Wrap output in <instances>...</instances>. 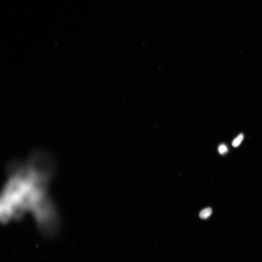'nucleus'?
Returning a JSON list of instances; mask_svg holds the SVG:
<instances>
[{
  "mask_svg": "<svg viewBox=\"0 0 262 262\" xmlns=\"http://www.w3.org/2000/svg\"><path fill=\"white\" fill-rule=\"evenodd\" d=\"M32 163L11 177L3 190L1 200V219L7 222L32 213L48 199V175Z\"/></svg>",
  "mask_w": 262,
  "mask_h": 262,
  "instance_id": "nucleus-1",
  "label": "nucleus"
},
{
  "mask_svg": "<svg viewBox=\"0 0 262 262\" xmlns=\"http://www.w3.org/2000/svg\"><path fill=\"white\" fill-rule=\"evenodd\" d=\"M212 212V209L211 208H207L201 212L199 214V217L201 219H206L211 215Z\"/></svg>",
  "mask_w": 262,
  "mask_h": 262,
  "instance_id": "nucleus-2",
  "label": "nucleus"
},
{
  "mask_svg": "<svg viewBox=\"0 0 262 262\" xmlns=\"http://www.w3.org/2000/svg\"><path fill=\"white\" fill-rule=\"evenodd\" d=\"M244 136L243 134H240L237 137L235 138L232 142V145L235 148L239 146L241 144L242 140H243Z\"/></svg>",
  "mask_w": 262,
  "mask_h": 262,
  "instance_id": "nucleus-3",
  "label": "nucleus"
},
{
  "mask_svg": "<svg viewBox=\"0 0 262 262\" xmlns=\"http://www.w3.org/2000/svg\"><path fill=\"white\" fill-rule=\"evenodd\" d=\"M228 151V148L224 145H222L218 148V151L221 154L223 155Z\"/></svg>",
  "mask_w": 262,
  "mask_h": 262,
  "instance_id": "nucleus-4",
  "label": "nucleus"
}]
</instances>
